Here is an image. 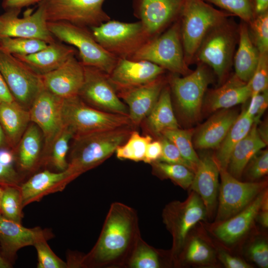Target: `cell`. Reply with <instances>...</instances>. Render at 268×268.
Wrapping results in <instances>:
<instances>
[{
    "instance_id": "94428289",
    "label": "cell",
    "mask_w": 268,
    "mask_h": 268,
    "mask_svg": "<svg viewBox=\"0 0 268 268\" xmlns=\"http://www.w3.org/2000/svg\"><path fill=\"white\" fill-rule=\"evenodd\" d=\"M12 265L3 258L0 251V268H9Z\"/></svg>"
},
{
    "instance_id": "6da1fadb",
    "label": "cell",
    "mask_w": 268,
    "mask_h": 268,
    "mask_svg": "<svg viewBox=\"0 0 268 268\" xmlns=\"http://www.w3.org/2000/svg\"><path fill=\"white\" fill-rule=\"evenodd\" d=\"M134 211L119 203H113L101 233L91 251L81 261L83 265L101 266L117 264L134 241Z\"/></svg>"
},
{
    "instance_id": "8992f818",
    "label": "cell",
    "mask_w": 268,
    "mask_h": 268,
    "mask_svg": "<svg viewBox=\"0 0 268 268\" xmlns=\"http://www.w3.org/2000/svg\"><path fill=\"white\" fill-rule=\"evenodd\" d=\"M130 60L147 61L175 73L186 75L192 72L185 59L179 22L148 41Z\"/></svg>"
},
{
    "instance_id": "c3c4849f",
    "label": "cell",
    "mask_w": 268,
    "mask_h": 268,
    "mask_svg": "<svg viewBox=\"0 0 268 268\" xmlns=\"http://www.w3.org/2000/svg\"><path fill=\"white\" fill-rule=\"evenodd\" d=\"M250 98V103L246 112L254 123L258 125L268 106V90L252 96Z\"/></svg>"
},
{
    "instance_id": "d4e9b609",
    "label": "cell",
    "mask_w": 268,
    "mask_h": 268,
    "mask_svg": "<svg viewBox=\"0 0 268 268\" xmlns=\"http://www.w3.org/2000/svg\"><path fill=\"white\" fill-rule=\"evenodd\" d=\"M76 49L56 41L34 54L15 55L35 72L43 75L61 66L69 58L75 56Z\"/></svg>"
},
{
    "instance_id": "6f0895ef",
    "label": "cell",
    "mask_w": 268,
    "mask_h": 268,
    "mask_svg": "<svg viewBox=\"0 0 268 268\" xmlns=\"http://www.w3.org/2000/svg\"><path fill=\"white\" fill-rule=\"evenodd\" d=\"M255 15H258L268 10V0H253Z\"/></svg>"
},
{
    "instance_id": "3957f363",
    "label": "cell",
    "mask_w": 268,
    "mask_h": 268,
    "mask_svg": "<svg viewBox=\"0 0 268 268\" xmlns=\"http://www.w3.org/2000/svg\"><path fill=\"white\" fill-rule=\"evenodd\" d=\"M181 14V38L185 59L188 64L208 32L225 21L228 15L203 0H184Z\"/></svg>"
},
{
    "instance_id": "7dc6e473",
    "label": "cell",
    "mask_w": 268,
    "mask_h": 268,
    "mask_svg": "<svg viewBox=\"0 0 268 268\" xmlns=\"http://www.w3.org/2000/svg\"><path fill=\"white\" fill-rule=\"evenodd\" d=\"M160 140L162 144V150L159 161L184 165L194 172L191 165L183 158L177 147L171 141L162 135Z\"/></svg>"
},
{
    "instance_id": "b9f144b4",
    "label": "cell",
    "mask_w": 268,
    "mask_h": 268,
    "mask_svg": "<svg viewBox=\"0 0 268 268\" xmlns=\"http://www.w3.org/2000/svg\"><path fill=\"white\" fill-rule=\"evenodd\" d=\"M211 2L250 22L255 13L252 0H203Z\"/></svg>"
},
{
    "instance_id": "db71d44e",
    "label": "cell",
    "mask_w": 268,
    "mask_h": 268,
    "mask_svg": "<svg viewBox=\"0 0 268 268\" xmlns=\"http://www.w3.org/2000/svg\"><path fill=\"white\" fill-rule=\"evenodd\" d=\"M36 3V0H2V6L5 11L20 9Z\"/></svg>"
},
{
    "instance_id": "e575fe53",
    "label": "cell",
    "mask_w": 268,
    "mask_h": 268,
    "mask_svg": "<svg viewBox=\"0 0 268 268\" xmlns=\"http://www.w3.org/2000/svg\"><path fill=\"white\" fill-rule=\"evenodd\" d=\"M155 175L162 179H169L184 189L190 188L194 172L187 166L157 161L151 164Z\"/></svg>"
},
{
    "instance_id": "7a4b0ae2",
    "label": "cell",
    "mask_w": 268,
    "mask_h": 268,
    "mask_svg": "<svg viewBox=\"0 0 268 268\" xmlns=\"http://www.w3.org/2000/svg\"><path fill=\"white\" fill-rule=\"evenodd\" d=\"M130 126L92 133L75 137L68 169L76 178L102 163L124 143L131 132Z\"/></svg>"
},
{
    "instance_id": "30bf717a",
    "label": "cell",
    "mask_w": 268,
    "mask_h": 268,
    "mask_svg": "<svg viewBox=\"0 0 268 268\" xmlns=\"http://www.w3.org/2000/svg\"><path fill=\"white\" fill-rule=\"evenodd\" d=\"M105 0H45L43 6L47 22L64 21L91 28L110 20L103 9Z\"/></svg>"
},
{
    "instance_id": "ee69618b",
    "label": "cell",
    "mask_w": 268,
    "mask_h": 268,
    "mask_svg": "<svg viewBox=\"0 0 268 268\" xmlns=\"http://www.w3.org/2000/svg\"><path fill=\"white\" fill-rule=\"evenodd\" d=\"M42 238L37 241L34 247L37 254L38 268H66L68 265L52 251L47 241Z\"/></svg>"
},
{
    "instance_id": "e7e4bbea",
    "label": "cell",
    "mask_w": 268,
    "mask_h": 268,
    "mask_svg": "<svg viewBox=\"0 0 268 268\" xmlns=\"http://www.w3.org/2000/svg\"><path fill=\"white\" fill-rule=\"evenodd\" d=\"M43 0H36V3H38L41 1H43Z\"/></svg>"
},
{
    "instance_id": "f546056e",
    "label": "cell",
    "mask_w": 268,
    "mask_h": 268,
    "mask_svg": "<svg viewBox=\"0 0 268 268\" xmlns=\"http://www.w3.org/2000/svg\"><path fill=\"white\" fill-rule=\"evenodd\" d=\"M260 53L251 38L248 27L242 23L239 29V45L234 57L235 75L247 83L257 67Z\"/></svg>"
},
{
    "instance_id": "44dd1931",
    "label": "cell",
    "mask_w": 268,
    "mask_h": 268,
    "mask_svg": "<svg viewBox=\"0 0 268 268\" xmlns=\"http://www.w3.org/2000/svg\"><path fill=\"white\" fill-rule=\"evenodd\" d=\"M161 76L146 84L118 92L128 106L132 124L139 125L152 110L163 88Z\"/></svg>"
},
{
    "instance_id": "4316f807",
    "label": "cell",
    "mask_w": 268,
    "mask_h": 268,
    "mask_svg": "<svg viewBox=\"0 0 268 268\" xmlns=\"http://www.w3.org/2000/svg\"><path fill=\"white\" fill-rule=\"evenodd\" d=\"M30 121L29 110L15 100L0 103V125L11 146L19 142Z\"/></svg>"
},
{
    "instance_id": "91938a15",
    "label": "cell",
    "mask_w": 268,
    "mask_h": 268,
    "mask_svg": "<svg viewBox=\"0 0 268 268\" xmlns=\"http://www.w3.org/2000/svg\"><path fill=\"white\" fill-rule=\"evenodd\" d=\"M259 134L263 140L267 145L268 143V125L267 123H264L260 128L257 127Z\"/></svg>"
},
{
    "instance_id": "6125c7cd",
    "label": "cell",
    "mask_w": 268,
    "mask_h": 268,
    "mask_svg": "<svg viewBox=\"0 0 268 268\" xmlns=\"http://www.w3.org/2000/svg\"><path fill=\"white\" fill-rule=\"evenodd\" d=\"M5 139V135L2 127L0 125V146H1L3 144Z\"/></svg>"
},
{
    "instance_id": "816d5d0a",
    "label": "cell",
    "mask_w": 268,
    "mask_h": 268,
    "mask_svg": "<svg viewBox=\"0 0 268 268\" xmlns=\"http://www.w3.org/2000/svg\"><path fill=\"white\" fill-rule=\"evenodd\" d=\"M218 259L227 268H251V266L242 259L233 256L228 253L220 251L218 253Z\"/></svg>"
},
{
    "instance_id": "9a60e30c",
    "label": "cell",
    "mask_w": 268,
    "mask_h": 268,
    "mask_svg": "<svg viewBox=\"0 0 268 268\" xmlns=\"http://www.w3.org/2000/svg\"><path fill=\"white\" fill-rule=\"evenodd\" d=\"M35 11L26 12L19 17L20 9L5 11L0 15V37H22L40 39L48 44L54 42L47 27L44 7L41 2Z\"/></svg>"
},
{
    "instance_id": "680465c9",
    "label": "cell",
    "mask_w": 268,
    "mask_h": 268,
    "mask_svg": "<svg viewBox=\"0 0 268 268\" xmlns=\"http://www.w3.org/2000/svg\"><path fill=\"white\" fill-rule=\"evenodd\" d=\"M257 216L259 222L262 226L267 228L268 227V210L260 209Z\"/></svg>"
},
{
    "instance_id": "d6a6232c",
    "label": "cell",
    "mask_w": 268,
    "mask_h": 268,
    "mask_svg": "<svg viewBox=\"0 0 268 268\" xmlns=\"http://www.w3.org/2000/svg\"><path fill=\"white\" fill-rule=\"evenodd\" d=\"M41 131L33 123L28 126L19 140L18 160L25 171L33 169L38 162L41 147Z\"/></svg>"
},
{
    "instance_id": "277c9868",
    "label": "cell",
    "mask_w": 268,
    "mask_h": 268,
    "mask_svg": "<svg viewBox=\"0 0 268 268\" xmlns=\"http://www.w3.org/2000/svg\"><path fill=\"white\" fill-rule=\"evenodd\" d=\"M63 119L65 128L71 132L73 138L132 125L128 116L95 108L79 95L63 99Z\"/></svg>"
},
{
    "instance_id": "1f68e13d",
    "label": "cell",
    "mask_w": 268,
    "mask_h": 268,
    "mask_svg": "<svg viewBox=\"0 0 268 268\" xmlns=\"http://www.w3.org/2000/svg\"><path fill=\"white\" fill-rule=\"evenodd\" d=\"M253 124V120L247 115L246 109L243 110L217 148V150L214 157L220 168L227 169L233 148L248 133Z\"/></svg>"
},
{
    "instance_id": "83f0119b",
    "label": "cell",
    "mask_w": 268,
    "mask_h": 268,
    "mask_svg": "<svg viewBox=\"0 0 268 268\" xmlns=\"http://www.w3.org/2000/svg\"><path fill=\"white\" fill-rule=\"evenodd\" d=\"M266 145L259 134L257 124L254 123L248 133L233 148L226 170L234 177L239 178L251 159Z\"/></svg>"
},
{
    "instance_id": "5bb4252c",
    "label": "cell",
    "mask_w": 268,
    "mask_h": 268,
    "mask_svg": "<svg viewBox=\"0 0 268 268\" xmlns=\"http://www.w3.org/2000/svg\"><path fill=\"white\" fill-rule=\"evenodd\" d=\"M210 82V75L202 65L185 76L172 78L171 85L178 105L189 120L199 118L203 95Z\"/></svg>"
},
{
    "instance_id": "f1b7e54d",
    "label": "cell",
    "mask_w": 268,
    "mask_h": 268,
    "mask_svg": "<svg viewBox=\"0 0 268 268\" xmlns=\"http://www.w3.org/2000/svg\"><path fill=\"white\" fill-rule=\"evenodd\" d=\"M251 96L249 83L241 81L234 75L222 86L209 94L207 106L210 111L229 109L245 102Z\"/></svg>"
},
{
    "instance_id": "681fc988",
    "label": "cell",
    "mask_w": 268,
    "mask_h": 268,
    "mask_svg": "<svg viewBox=\"0 0 268 268\" xmlns=\"http://www.w3.org/2000/svg\"><path fill=\"white\" fill-rule=\"evenodd\" d=\"M250 259L262 268L268 267V245L264 240L253 243L248 250Z\"/></svg>"
},
{
    "instance_id": "f35d334b",
    "label": "cell",
    "mask_w": 268,
    "mask_h": 268,
    "mask_svg": "<svg viewBox=\"0 0 268 268\" xmlns=\"http://www.w3.org/2000/svg\"><path fill=\"white\" fill-rule=\"evenodd\" d=\"M47 45L44 41L37 39L0 37V47L13 56L32 54L43 49Z\"/></svg>"
},
{
    "instance_id": "836d02e7",
    "label": "cell",
    "mask_w": 268,
    "mask_h": 268,
    "mask_svg": "<svg viewBox=\"0 0 268 268\" xmlns=\"http://www.w3.org/2000/svg\"><path fill=\"white\" fill-rule=\"evenodd\" d=\"M194 130L178 129L164 131L161 134L171 141L178 149L183 158L192 166L194 172L196 170L200 158L196 152L192 136Z\"/></svg>"
},
{
    "instance_id": "f6af8a7d",
    "label": "cell",
    "mask_w": 268,
    "mask_h": 268,
    "mask_svg": "<svg viewBox=\"0 0 268 268\" xmlns=\"http://www.w3.org/2000/svg\"><path fill=\"white\" fill-rule=\"evenodd\" d=\"M251 96L268 90V52L260 53L258 62L254 72L248 82Z\"/></svg>"
},
{
    "instance_id": "9c48e42d",
    "label": "cell",
    "mask_w": 268,
    "mask_h": 268,
    "mask_svg": "<svg viewBox=\"0 0 268 268\" xmlns=\"http://www.w3.org/2000/svg\"><path fill=\"white\" fill-rule=\"evenodd\" d=\"M0 73L14 100L29 110L44 87L41 75L0 47Z\"/></svg>"
},
{
    "instance_id": "cb8c5ba5",
    "label": "cell",
    "mask_w": 268,
    "mask_h": 268,
    "mask_svg": "<svg viewBox=\"0 0 268 268\" xmlns=\"http://www.w3.org/2000/svg\"><path fill=\"white\" fill-rule=\"evenodd\" d=\"M200 158L190 188L200 197L209 215L216 203L220 167L214 157L205 155Z\"/></svg>"
},
{
    "instance_id": "11a10c76",
    "label": "cell",
    "mask_w": 268,
    "mask_h": 268,
    "mask_svg": "<svg viewBox=\"0 0 268 268\" xmlns=\"http://www.w3.org/2000/svg\"><path fill=\"white\" fill-rule=\"evenodd\" d=\"M15 100L0 73V103Z\"/></svg>"
},
{
    "instance_id": "4fadbf2b",
    "label": "cell",
    "mask_w": 268,
    "mask_h": 268,
    "mask_svg": "<svg viewBox=\"0 0 268 268\" xmlns=\"http://www.w3.org/2000/svg\"><path fill=\"white\" fill-rule=\"evenodd\" d=\"M84 79L79 96L100 110L128 116V107L120 99L108 74L94 67L84 66Z\"/></svg>"
},
{
    "instance_id": "d6986e66",
    "label": "cell",
    "mask_w": 268,
    "mask_h": 268,
    "mask_svg": "<svg viewBox=\"0 0 268 268\" xmlns=\"http://www.w3.org/2000/svg\"><path fill=\"white\" fill-rule=\"evenodd\" d=\"M52 234L40 227L28 228L21 223L8 219L0 213V245L3 258L11 264L17 251L34 246L42 238L50 239Z\"/></svg>"
},
{
    "instance_id": "74e56055",
    "label": "cell",
    "mask_w": 268,
    "mask_h": 268,
    "mask_svg": "<svg viewBox=\"0 0 268 268\" xmlns=\"http://www.w3.org/2000/svg\"><path fill=\"white\" fill-rule=\"evenodd\" d=\"M2 187L0 213L8 219L21 223L23 206L19 186H5Z\"/></svg>"
},
{
    "instance_id": "7bdbcfd3",
    "label": "cell",
    "mask_w": 268,
    "mask_h": 268,
    "mask_svg": "<svg viewBox=\"0 0 268 268\" xmlns=\"http://www.w3.org/2000/svg\"><path fill=\"white\" fill-rule=\"evenodd\" d=\"M251 24L254 42L259 53L268 51V10L256 15L249 22Z\"/></svg>"
},
{
    "instance_id": "8d00e7d4",
    "label": "cell",
    "mask_w": 268,
    "mask_h": 268,
    "mask_svg": "<svg viewBox=\"0 0 268 268\" xmlns=\"http://www.w3.org/2000/svg\"><path fill=\"white\" fill-rule=\"evenodd\" d=\"M152 140L150 135L143 136L132 131L126 141L117 148L116 156L122 160L143 161L147 146Z\"/></svg>"
},
{
    "instance_id": "e0dca14e",
    "label": "cell",
    "mask_w": 268,
    "mask_h": 268,
    "mask_svg": "<svg viewBox=\"0 0 268 268\" xmlns=\"http://www.w3.org/2000/svg\"><path fill=\"white\" fill-rule=\"evenodd\" d=\"M134 14L151 39L179 14L184 0H133Z\"/></svg>"
},
{
    "instance_id": "4dcf8cb0",
    "label": "cell",
    "mask_w": 268,
    "mask_h": 268,
    "mask_svg": "<svg viewBox=\"0 0 268 268\" xmlns=\"http://www.w3.org/2000/svg\"><path fill=\"white\" fill-rule=\"evenodd\" d=\"M147 124L150 131L158 135H161L165 131L179 128L168 87L162 89L158 100L147 117Z\"/></svg>"
},
{
    "instance_id": "7402d4cb",
    "label": "cell",
    "mask_w": 268,
    "mask_h": 268,
    "mask_svg": "<svg viewBox=\"0 0 268 268\" xmlns=\"http://www.w3.org/2000/svg\"><path fill=\"white\" fill-rule=\"evenodd\" d=\"M75 178L67 168L58 172L45 170L34 174L19 186L23 207L47 195L62 191Z\"/></svg>"
},
{
    "instance_id": "8fae6325",
    "label": "cell",
    "mask_w": 268,
    "mask_h": 268,
    "mask_svg": "<svg viewBox=\"0 0 268 268\" xmlns=\"http://www.w3.org/2000/svg\"><path fill=\"white\" fill-rule=\"evenodd\" d=\"M235 34L226 20L208 32L197 52L198 60L210 67L220 80L223 78L232 62Z\"/></svg>"
},
{
    "instance_id": "2e32d148",
    "label": "cell",
    "mask_w": 268,
    "mask_h": 268,
    "mask_svg": "<svg viewBox=\"0 0 268 268\" xmlns=\"http://www.w3.org/2000/svg\"><path fill=\"white\" fill-rule=\"evenodd\" d=\"M63 103V99L44 87L29 109L30 121L42 132L47 147H51L65 128Z\"/></svg>"
},
{
    "instance_id": "9f6ffc18",
    "label": "cell",
    "mask_w": 268,
    "mask_h": 268,
    "mask_svg": "<svg viewBox=\"0 0 268 268\" xmlns=\"http://www.w3.org/2000/svg\"><path fill=\"white\" fill-rule=\"evenodd\" d=\"M14 156L11 152L6 149H0V163L6 166H12Z\"/></svg>"
},
{
    "instance_id": "ac0fdd59",
    "label": "cell",
    "mask_w": 268,
    "mask_h": 268,
    "mask_svg": "<svg viewBox=\"0 0 268 268\" xmlns=\"http://www.w3.org/2000/svg\"><path fill=\"white\" fill-rule=\"evenodd\" d=\"M164 71L161 67L147 61L118 58L108 77L118 93L149 83Z\"/></svg>"
},
{
    "instance_id": "ba28073f",
    "label": "cell",
    "mask_w": 268,
    "mask_h": 268,
    "mask_svg": "<svg viewBox=\"0 0 268 268\" xmlns=\"http://www.w3.org/2000/svg\"><path fill=\"white\" fill-rule=\"evenodd\" d=\"M207 215L202 200L193 191L184 201H174L165 206L162 217L173 238L171 255L173 259L183 251L191 230Z\"/></svg>"
},
{
    "instance_id": "be15d7a7",
    "label": "cell",
    "mask_w": 268,
    "mask_h": 268,
    "mask_svg": "<svg viewBox=\"0 0 268 268\" xmlns=\"http://www.w3.org/2000/svg\"><path fill=\"white\" fill-rule=\"evenodd\" d=\"M3 193V187L1 186H0V205L1 201L2 196Z\"/></svg>"
},
{
    "instance_id": "bcb514c9",
    "label": "cell",
    "mask_w": 268,
    "mask_h": 268,
    "mask_svg": "<svg viewBox=\"0 0 268 268\" xmlns=\"http://www.w3.org/2000/svg\"><path fill=\"white\" fill-rule=\"evenodd\" d=\"M246 170L247 177L252 180L259 179L268 173V151L260 150L247 164ZM245 167V168H246Z\"/></svg>"
},
{
    "instance_id": "603a6c76",
    "label": "cell",
    "mask_w": 268,
    "mask_h": 268,
    "mask_svg": "<svg viewBox=\"0 0 268 268\" xmlns=\"http://www.w3.org/2000/svg\"><path fill=\"white\" fill-rule=\"evenodd\" d=\"M268 194V190L265 189L243 209L226 220L218 222L213 230L214 235L226 244L238 241L250 228Z\"/></svg>"
},
{
    "instance_id": "ffe728a7",
    "label": "cell",
    "mask_w": 268,
    "mask_h": 268,
    "mask_svg": "<svg viewBox=\"0 0 268 268\" xmlns=\"http://www.w3.org/2000/svg\"><path fill=\"white\" fill-rule=\"evenodd\" d=\"M41 77L44 87L55 95L62 99L73 97L78 95L83 84L84 66L73 56Z\"/></svg>"
},
{
    "instance_id": "60d3db41",
    "label": "cell",
    "mask_w": 268,
    "mask_h": 268,
    "mask_svg": "<svg viewBox=\"0 0 268 268\" xmlns=\"http://www.w3.org/2000/svg\"><path fill=\"white\" fill-rule=\"evenodd\" d=\"M137 243L129 261L132 268H158L159 257L155 250L144 242Z\"/></svg>"
},
{
    "instance_id": "5b68a950",
    "label": "cell",
    "mask_w": 268,
    "mask_h": 268,
    "mask_svg": "<svg viewBox=\"0 0 268 268\" xmlns=\"http://www.w3.org/2000/svg\"><path fill=\"white\" fill-rule=\"evenodd\" d=\"M47 27L54 38L76 48L83 66L111 72L118 58L104 49L88 28L64 21L47 22Z\"/></svg>"
},
{
    "instance_id": "7c38bea8",
    "label": "cell",
    "mask_w": 268,
    "mask_h": 268,
    "mask_svg": "<svg viewBox=\"0 0 268 268\" xmlns=\"http://www.w3.org/2000/svg\"><path fill=\"white\" fill-rule=\"evenodd\" d=\"M219 175L221 184L217 222L226 220L243 209L267 186L266 182H241L225 169L220 168Z\"/></svg>"
},
{
    "instance_id": "ab89813d",
    "label": "cell",
    "mask_w": 268,
    "mask_h": 268,
    "mask_svg": "<svg viewBox=\"0 0 268 268\" xmlns=\"http://www.w3.org/2000/svg\"><path fill=\"white\" fill-rule=\"evenodd\" d=\"M72 138L73 134L71 132L65 128L51 146V163L59 171H64L68 167L67 156L69 140Z\"/></svg>"
},
{
    "instance_id": "484cf974",
    "label": "cell",
    "mask_w": 268,
    "mask_h": 268,
    "mask_svg": "<svg viewBox=\"0 0 268 268\" xmlns=\"http://www.w3.org/2000/svg\"><path fill=\"white\" fill-rule=\"evenodd\" d=\"M234 110L222 109L203 124L197 132L195 145L197 148H217L238 116Z\"/></svg>"
},
{
    "instance_id": "52a82bcc",
    "label": "cell",
    "mask_w": 268,
    "mask_h": 268,
    "mask_svg": "<svg viewBox=\"0 0 268 268\" xmlns=\"http://www.w3.org/2000/svg\"><path fill=\"white\" fill-rule=\"evenodd\" d=\"M95 40L118 58L130 59L150 40L140 21L124 22L111 19L90 28Z\"/></svg>"
},
{
    "instance_id": "f907efd6",
    "label": "cell",
    "mask_w": 268,
    "mask_h": 268,
    "mask_svg": "<svg viewBox=\"0 0 268 268\" xmlns=\"http://www.w3.org/2000/svg\"><path fill=\"white\" fill-rule=\"evenodd\" d=\"M20 177L12 166L0 163V186H19Z\"/></svg>"
},
{
    "instance_id": "d590c367",
    "label": "cell",
    "mask_w": 268,
    "mask_h": 268,
    "mask_svg": "<svg viewBox=\"0 0 268 268\" xmlns=\"http://www.w3.org/2000/svg\"><path fill=\"white\" fill-rule=\"evenodd\" d=\"M183 250L184 260L188 263L207 266L214 262V250L200 237L193 236L187 240Z\"/></svg>"
},
{
    "instance_id": "f5cc1de1",
    "label": "cell",
    "mask_w": 268,
    "mask_h": 268,
    "mask_svg": "<svg viewBox=\"0 0 268 268\" xmlns=\"http://www.w3.org/2000/svg\"><path fill=\"white\" fill-rule=\"evenodd\" d=\"M162 146L160 140L150 142L147 146L143 162L151 164L159 161L162 154Z\"/></svg>"
}]
</instances>
